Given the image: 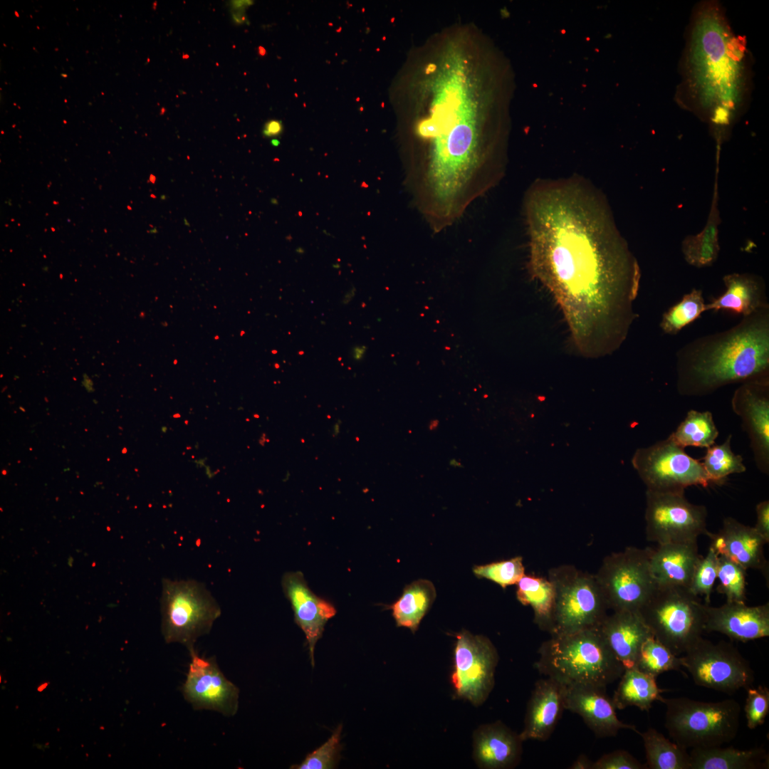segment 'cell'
Returning a JSON list of instances; mask_svg holds the SVG:
<instances>
[{
	"label": "cell",
	"mask_w": 769,
	"mask_h": 769,
	"mask_svg": "<svg viewBox=\"0 0 769 769\" xmlns=\"http://www.w3.org/2000/svg\"><path fill=\"white\" fill-rule=\"evenodd\" d=\"M609 610L638 612L656 587L649 548L627 547L606 556L595 574Z\"/></svg>",
	"instance_id": "obj_10"
},
{
	"label": "cell",
	"mask_w": 769,
	"mask_h": 769,
	"mask_svg": "<svg viewBox=\"0 0 769 769\" xmlns=\"http://www.w3.org/2000/svg\"><path fill=\"white\" fill-rule=\"evenodd\" d=\"M295 251H296V252H297L298 253H299V254H300V253H303L304 252L303 249H300H300H296V250H295Z\"/></svg>",
	"instance_id": "obj_51"
},
{
	"label": "cell",
	"mask_w": 769,
	"mask_h": 769,
	"mask_svg": "<svg viewBox=\"0 0 769 769\" xmlns=\"http://www.w3.org/2000/svg\"><path fill=\"white\" fill-rule=\"evenodd\" d=\"M706 305L702 290L693 288L662 314L659 327L664 333L676 335L706 312Z\"/></svg>",
	"instance_id": "obj_33"
},
{
	"label": "cell",
	"mask_w": 769,
	"mask_h": 769,
	"mask_svg": "<svg viewBox=\"0 0 769 769\" xmlns=\"http://www.w3.org/2000/svg\"><path fill=\"white\" fill-rule=\"evenodd\" d=\"M516 585L517 600L523 605L532 607L535 624L550 634L555 602L553 583L548 577L525 574Z\"/></svg>",
	"instance_id": "obj_30"
},
{
	"label": "cell",
	"mask_w": 769,
	"mask_h": 769,
	"mask_svg": "<svg viewBox=\"0 0 769 769\" xmlns=\"http://www.w3.org/2000/svg\"><path fill=\"white\" fill-rule=\"evenodd\" d=\"M523 742L501 721L481 726L474 735V760L481 768H515L520 761Z\"/></svg>",
	"instance_id": "obj_22"
},
{
	"label": "cell",
	"mask_w": 769,
	"mask_h": 769,
	"mask_svg": "<svg viewBox=\"0 0 769 769\" xmlns=\"http://www.w3.org/2000/svg\"><path fill=\"white\" fill-rule=\"evenodd\" d=\"M436 595L434 585L428 580L419 579L407 585L399 598L388 607L397 626L407 627L414 633Z\"/></svg>",
	"instance_id": "obj_29"
},
{
	"label": "cell",
	"mask_w": 769,
	"mask_h": 769,
	"mask_svg": "<svg viewBox=\"0 0 769 769\" xmlns=\"http://www.w3.org/2000/svg\"><path fill=\"white\" fill-rule=\"evenodd\" d=\"M694 683L728 694L752 686L754 671L731 643L713 644L702 637L681 656Z\"/></svg>",
	"instance_id": "obj_12"
},
{
	"label": "cell",
	"mask_w": 769,
	"mask_h": 769,
	"mask_svg": "<svg viewBox=\"0 0 769 769\" xmlns=\"http://www.w3.org/2000/svg\"><path fill=\"white\" fill-rule=\"evenodd\" d=\"M676 389L683 396L711 394L733 383L769 376V308L729 329L697 338L676 353Z\"/></svg>",
	"instance_id": "obj_4"
},
{
	"label": "cell",
	"mask_w": 769,
	"mask_h": 769,
	"mask_svg": "<svg viewBox=\"0 0 769 769\" xmlns=\"http://www.w3.org/2000/svg\"><path fill=\"white\" fill-rule=\"evenodd\" d=\"M605 643L624 669L634 666L642 643L652 634L638 612L607 614L598 627Z\"/></svg>",
	"instance_id": "obj_24"
},
{
	"label": "cell",
	"mask_w": 769,
	"mask_h": 769,
	"mask_svg": "<svg viewBox=\"0 0 769 769\" xmlns=\"http://www.w3.org/2000/svg\"><path fill=\"white\" fill-rule=\"evenodd\" d=\"M637 733L643 741L647 768L690 769V756L686 749L672 743L653 728Z\"/></svg>",
	"instance_id": "obj_31"
},
{
	"label": "cell",
	"mask_w": 769,
	"mask_h": 769,
	"mask_svg": "<svg viewBox=\"0 0 769 769\" xmlns=\"http://www.w3.org/2000/svg\"><path fill=\"white\" fill-rule=\"evenodd\" d=\"M723 282L725 291L706 304V311L727 310L746 317L758 310L769 308L766 285L760 276L751 273H732L725 275Z\"/></svg>",
	"instance_id": "obj_25"
},
{
	"label": "cell",
	"mask_w": 769,
	"mask_h": 769,
	"mask_svg": "<svg viewBox=\"0 0 769 769\" xmlns=\"http://www.w3.org/2000/svg\"><path fill=\"white\" fill-rule=\"evenodd\" d=\"M634 667L656 679L664 672L681 671L683 668L681 657L674 654L653 635L649 636L642 643Z\"/></svg>",
	"instance_id": "obj_34"
},
{
	"label": "cell",
	"mask_w": 769,
	"mask_h": 769,
	"mask_svg": "<svg viewBox=\"0 0 769 769\" xmlns=\"http://www.w3.org/2000/svg\"><path fill=\"white\" fill-rule=\"evenodd\" d=\"M747 697L744 711L747 726L755 729L762 726L769 711V689L765 686L760 685L756 688L751 686L746 689Z\"/></svg>",
	"instance_id": "obj_40"
},
{
	"label": "cell",
	"mask_w": 769,
	"mask_h": 769,
	"mask_svg": "<svg viewBox=\"0 0 769 769\" xmlns=\"http://www.w3.org/2000/svg\"><path fill=\"white\" fill-rule=\"evenodd\" d=\"M437 425L438 421H432L429 424V429L433 430L437 427Z\"/></svg>",
	"instance_id": "obj_48"
},
{
	"label": "cell",
	"mask_w": 769,
	"mask_h": 769,
	"mask_svg": "<svg viewBox=\"0 0 769 769\" xmlns=\"http://www.w3.org/2000/svg\"><path fill=\"white\" fill-rule=\"evenodd\" d=\"M356 293H357L356 288L354 286H352L343 294V295H342V297L341 298V300H340L341 304L342 305H349L353 300V299L355 298Z\"/></svg>",
	"instance_id": "obj_46"
},
{
	"label": "cell",
	"mask_w": 769,
	"mask_h": 769,
	"mask_svg": "<svg viewBox=\"0 0 769 769\" xmlns=\"http://www.w3.org/2000/svg\"><path fill=\"white\" fill-rule=\"evenodd\" d=\"M733 411L741 417L750 440L755 463L769 473V376L741 383L731 399Z\"/></svg>",
	"instance_id": "obj_16"
},
{
	"label": "cell",
	"mask_w": 769,
	"mask_h": 769,
	"mask_svg": "<svg viewBox=\"0 0 769 769\" xmlns=\"http://www.w3.org/2000/svg\"><path fill=\"white\" fill-rule=\"evenodd\" d=\"M367 347L363 345H356L352 347L350 350V357L356 362L362 361L366 355Z\"/></svg>",
	"instance_id": "obj_45"
},
{
	"label": "cell",
	"mask_w": 769,
	"mask_h": 769,
	"mask_svg": "<svg viewBox=\"0 0 769 769\" xmlns=\"http://www.w3.org/2000/svg\"><path fill=\"white\" fill-rule=\"evenodd\" d=\"M340 431V421L336 422L332 428V434L333 436H337Z\"/></svg>",
	"instance_id": "obj_47"
},
{
	"label": "cell",
	"mask_w": 769,
	"mask_h": 769,
	"mask_svg": "<svg viewBox=\"0 0 769 769\" xmlns=\"http://www.w3.org/2000/svg\"><path fill=\"white\" fill-rule=\"evenodd\" d=\"M283 130V125L281 121L271 120L266 123L263 130V134L266 137H273L280 135Z\"/></svg>",
	"instance_id": "obj_43"
},
{
	"label": "cell",
	"mask_w": 769,
	"mask_h": 769,
	"mask_svg": "<svg viewBox=\"0 0 769 769\" xmlns=\"http://www.w3.org/2000/svg\"><path fill=\"white\" fill-rule=\"evenodd\" d=\"M474 31L457 28L415 52L409 88L407 181L428 224L444 229L503 178L481 112Z\"/></svg>",
	"instance_id": "obj_2"
},
{
	"label": "cell",
	"mask_w": 769,
	"mask_h": 769,
	"mask_svg": "<svg viewBox=\"0 0 769 769\" xmlns=\"http://www.w3.org/2000/svg\"><path fill=\"white\" fill-rule=\"evenodd\" d=\"M565 709L578 714L598 738L614 737L621 729L638 731L621 721L604 686L592 684L565 685Z\"/></svg>",
	"instance_id": "obj_17"
},
{
	"label": "cell",
	"mask_w": 769,
	"mask_h": 769,
	"mask_svg": "<svg viewBox=\"0 0 769 769\" xmlns=\"http://www.w3.org/2000/svg\"><path fill=\"white\" fill-rule=\"evenodd\" d=\"M732 435L729 434L721 444L707 448L701 462L712 483H721L728 476L746 471L743 459L731 449Z\"/></svg>",
	"instance_id": "obj_35"
},
{
	"label": "cell",
	"mask_w": 769,
	"mask_h": 769,
	"mask_svg": "<svg viewBox=\"0 0 769 769\" xmlns=\"http://www.w3.org/2000/svg\"><path fill=\"white\" fill-rule=\"evenodd\" d=\"M661 702L666 706L664 725L669 735L685 749L722 746L738 733L741 710L734 699L706 702L662 697Z\"/></svg>",
	"instance_id": "obj_6"
},
{
	"label": "cell",
	"mask_w": 769,
	"mask_h": 769,
	"mask_svg": "<svg viewBox=\"0 0 769 769\" xmlns=\"http://www.w3.org/2000/svg\"><path fill=\"white\" fill-rule=\"evenodd\" d=\"M746 570L726 557L718 555L717 591L728 602L746 603Z\"/></svg>",
	"instance_id": "obj_36"
},
{
	"label": "cell",
	"mask_w": 769,
	"mask_h": 769,
	"mask_svg": "<svg viewBox=\"0 0 769 769\" xmlns=\"http://www.w3.org/2000/svg\"><path fill=\"white\" fill-rule=\"evenodd\" d=\"M645 764L640 763L632 754L624 750H617L604 754L595 761L592 769H646Z\"/></svg>",
	"instance_id": "obj_41"
},
{
	"label": "cell",
	"mask_w": 769,
	"mask_h": 769,
	"mask_svg": "<svg viewBox=\"0 0 769 769\" xmlns=\"http://www.w3.org/2000/svg\"><path fill=\"white\" fill-rule=\"evenodd\" d=\"M701 555L698 540L671 542L649 548V566L658 586L688 589Z\"/></svg>",
	"instance_id": "obj_23"
},
{
	"label": "cell",
	"mask_w": 769,
	"mask_h": 769,
	"mask_svg": "<svg viewBox=\"0 0 769 769\" xmlns=\"http://www.w3.org/2000/svg\"><path fill=\"white\" fill-rule=\"evenodd\" d=\"M259 53L261 55H264L266 53L265 49L263 48H262V47H260L259 48Z\"/></svg>",
	"instance_id": "obj_50"
},
{
	"label": "cell",
	"mask_w": 769,
	"mask_h": 769,
	"mask_svg": "<svg viewBox=\"0 0 769 769\" xmlns=\"http://www.w3.org/2000/svg\"><path fill=\"white\" fill-rule=\"evenodd\" d=\"M710 546L718 555L726 557L746 570H757L768 581L769 566L764 555L765 541L754 527L746 525L733 518L723 519L716 533H708Z\"/></svg>",
	"instance_id": "obj_20"
},
{
	"label": "cell",
	"mask_w": 769,
	"mask_h": 769,
	"mask_svg": "<svg viewBox=\"0 0 769 769\" xmlns=\"http://www.w3.org/2000/svg\"><path fill=\"white\" fill-rule=\"evenodd\" d=\"M614 691L612 701L616 709L636 706L648 711L654 701H661L665 689L659 688L656 678L635 667L625 669Z\"/></svg>",
	"instance_id": "obj_28"
},
{
	"label": "cell",
	"mask_w": 769,
	"mask_h": 769,
	"mask_svg": "<svg viewBox=\"0 0 769 769\" xmlns=\"http://www.w3.org/2000/svg\"><path fill=\"white\" fill-rule=\"evenodd\" d=\"M538 653L534 666L538 672L565 685L607 687L624 670L598 627L551 636L542 643Z\"/></svg>",
	"instance_id": "obj_5"
},
{
	"label": "cell",
	"mask_w": 769,
	"mask_h": 769,
	"mask_svg": "<svg viewBox=\"0 0 769 769\" xmlns=\"http://www.w3.org/2000/svg\"><path fill=\"white\" fill-rule=\"evenodd\" d=\"M451 683L456 697L474 706L482 704L494 685L498 656L496 647L483 635L463 629L455 635Z\"/></svg>",
	"instance_id": "obj_14"
},
{
	"label": "cell",
	"mask_w": 769,
	"mask_h": 769,
	"mask_svg": "<svg viewBox=\"0 0 769 769\" xmlns=\"http://www.w3.org/2000/svg\"><path fill=\"white\" fill-rule=\"evenodd\" d=\"M718 434L711 412L691 409L669 436L684 449L687 446L708 448L715 444Z\"/></svg>",
	"instance_id": "obj_32"
},
{
	"label": "cell",
	"mask_w": 769,
	"mask_h": 769,
	"mask_svg": "<svg viewBox=\"0 0 769 769\" xmlns=\"http://www.w3.org/2000/svg\"><path fill=\"white\" fill-rule=\"evenodd\" d=\"M689 756L690 769H763L769 766L768 753L763 748H694Z\"/></svg>",
	"instance_id": "obj_27"
},
{
	"label": "cell",
	"mask_w": 769,
	"mask_h": 769,
	"mask_svg": "<svg viewBox=\"0 0 769 769\" xmlns=\"http://www.w3.org/2000/svg\"><path fill=\"white\" fill-rule=\"evenodd\" d=\"M593 761L586 755L581 754L573 762L569 768L571 769H592Z\"/></svg>",
	"instance_id": "obj_44"
},
{
	"label": "cell",
	"mask_w": 769,
	"mask_h": 769,
	"mask_svg": "<svg viewBox=\"0 0 769 769\" xmlns=\"http://www.w3.org/2000/svg\"><path fill=\"white\" fill-rule=\"evenodd\" d=\"M691 26L686 53L685 85L718 143L727 139L746 85L744 47L721 10L704 6Z\"/></svg>",
	"instance_id": "obj_3"
},
{
	"label": "cell",
	"mask_w": 769,
	"mask_h": 769,
	"mask_svg": "<svg viewBox=\"0 0 769 769\" xmlns=\"http://www.w3.org/2000/svg\"><path fill=\"white\" fill-rule=\"evenodd\" d=\"M718 555L709 547L706 555L701 557L692 575L688 590L694 595L703 597L709 604L716 580Z\"/></svg>",
	"instance_id": "obj_38"
},
{
	"label": "cell",
	"mask_w": 769,
	"mask_h": 769,
	"mask_svg": "<svg viewBox=\"0 0 769 769\" xmlns=\"http://www.w3.org/2000/svg\"><path fill=\"white\" fill-rule=\"evenodd\" d=\"M271 145H272L273 146H276H276H278V145H279V144H280V142H279V141H278V140L277 139H273V140H271Z\"/></svg>",
	"instance_id": "obj_49"
},
{
	"label": "cell",
	"mask_w": 769,
	"mask_h": 769,
	"mask_svg": "<svg viewBox=\"0 0 769 769\" xmlns=\"http://www.w3.org/2000/svg\"><path fill=\"white\" fill-rule=\"evenodd\" d=\"M632 464L647 490L684 491L691 486L712 483L702 463L687 454L670 436L638 449Z\"/></svg>",
	"instance_id": "obj_11"
},
{
	"label": "cell",
	"mask_w": 769,
	"mask_h": 769,
	"mask_svg": "<svg viewBox=\"0 0 769 769\" xmlns=\"http://www.w3.org/2000/svg\"><path fill=\"white\" fill-rule=\"evenodd\" d=\"M191 662L181 691L195 710H210L224 716H234L239 708V690L225 677L215 659L189 651Z\"/></svg>",
	"instance_id": "obj_15"
},
{
	"label": "cell",
	"mask_w": 769,
	"mask_h": 769,
	"mask_svg": "<svg viewBox=\"0 0 769 769\" xmlns=\"http://www.w3.org/2000/svg\"><path fill=\"white\" fill-rule=\"evenodd\" d=\"M473 572L477 577L491 580L505 589L507 586L517 584L525 575V567L522 557L516 556L506 560L475 565Z\"/></svg>",
	"instance_id": "obj_37"
},
{
	"label": "cell",
	"mask_w": 769,
	"mask_h": 769,
	"mask_svg": "<svg viewBox=\"0 0 769 769\" xmlns=\"http://www.w3.org/2000/svg\"><path fill=\"white\" fill-rule=\"evenodd\" d=\"M565 686L548 676L535 682L519 734L523 741H545L550 737L565 710Z\"/></svg>",
	"instance_id": "obj_21"
},
{
	"label": "cell",
	"mask_w": 769,
	"mask_h": 769,
	"mask_svg": "<svg viewBox=\"0 0 769 769\" xmlns=\"http://www.w3.org/2000/svg\"><path fill=\"white\" fill-rule=\"evenodd\" d=\"M342 726H339L330 738L320 747L306 756L299 765L291 767L297 769H329L335 766L341 748L340 741Z\"/></svg>",
	"instance_id": "obj_39"
},
{
	"label": "cell",
	"mask_w": 769,
	"mask_h": 769,
	"mask_svg": "<svg viewBox=\"0 0 769 769\" xmlns=\"http://www.w3.org/2000/svg\"><path fill=\"white\" fill-rule=\"evenodd\" d=\"M705 506L689 502L684 491H646L647 540L662 544L698 540L707 535Z\"/></svg>",
	"instance_id": "obj_13"
},
{
	"label": "cell",
	"mask_w": 769,
	"mask_h": 769,
	"mask_svg": "<svg viewBox=\"0 0 769 769\" xmlns=\"http://www.w3.org/2000/svg\"><path fill=\"white\" fill-rule=\"evenodd\" d=\"M533 276L584 356L617 350L637 318L641 271L605 195L579 176L535 180L523 202Z\"/></svg>",
	"instance_id": "obj_1"
},
{
	"label": "cell",
	"mask_w": 769,
	"mask_h": 769,
	"mask_svg": "<svg viewBox=\"0 0 769 769\" xmlns=\"http://www.w3.org/2000/svg\"><path fill=\"white\" fill-rule=\"evenodd\" d=\"M756 523L754 527L766 544L769 543V501L759 502L755 507Z\"/></svg>",
	"instance_id": "obj_42"
},
{
	"label": "cell",
	"mask_w": 769,
	"mask_h": 769,
	"mask_svg": "<svg viewBox=\"0 0 769 769\" xmlns=\"http://www.w3.org/2000/svg\"><path fill=\"white\" fill-rule=\"evenodd\" d=\"M705 631L723 634L746 642L769 636V603L748 606L728 602L720 607L705 604Z\"/></svg>",
	"instance_id": "obj_19"
},
{
	"label": "cell",
	"mask_w": 769,
	"mask_h": 769,
	"mask_svg": "<svg viewBox=\"0 0 769 769\" xmlns=\"http://www.w3.org/2000/svg\"><path fill=\"white\" fill-rule=\"evenodd\" d=\"M281 584L293 610L295 622L305 635L313 666L315 644L322 637L328 621L335 615L336 610L310 590L301 572H286Z\"/></svg>",
	"instance_id": "obj_18"
},
{
	"label": "cell",
	"mask_w": 769,
	"mask_h": 769,
	"mask_svg": "<svg viewBox=\"0 0 769 769\" xmlns=\"http://www.w3.org/2000/svg\"><path fill=\"white\" fill-rule=\"evenodd\" d=\"M548 578L555 595L550 636L598 627L608 614L595 575L574 565H562L550 568Z\"/></svg>",
	"instance_id": "obj_9"
},
{
	"label": "cell",
	"mask_w": 769,
	"mask_h": 769,
	"mask_svg": "<svg viewBox=\"0 0 769 769\" xmlns=\"http://www.w3.org/2000/svg\"><path fill=\"white\" fill-rule=\"evenodd\" d=\"M704 607L686 587L657 585L638 613L654 638L679 656L702 637Z\"/></svg>",
	"instance_id": "obj_7"
},
{
	"label": "cell",
	"mask_w": 769,
	"mask_h": 769,
	"mask_svg": "<svg viewBox=\"0 0 769 769\" xmlns=\"http://www.w3.org/2000/svg\"><path fill=\"white\" fill-rule=\"evenodd\" d=\"M162 632L167 643H179L188 651L211 631L221 608L204 584L195 580H162Z\"/></svg>",
	"instance_id": "obj_8"
},
{
	"label": "cell",
	"mask_w": 769,
	"mask_h": 769,
	"mask_svg": "<svg viewBox=\"0 0 769 769\" xmlns=\"http://www.w3.org/2000/svg\"><path fill=\"white\" fill-rule=\"evenodd\" d=\"M715 182L710 211L703 229L696 235L686 236L681 250L686 262L695 268L711 266L720 253L718 226L721 222L718 209V160L716 162Z\"/></svg>",
	"instance_id": "obj_26"
}]
</instances>
